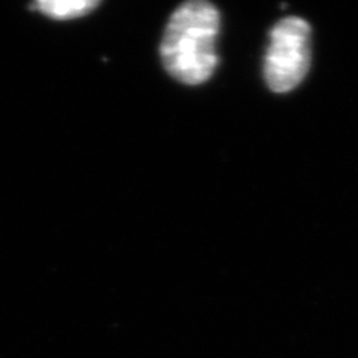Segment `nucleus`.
Masks as SVG:
<instances>
[{"mask_svg": "<svg viewBox=\"0 0 358 358\" xmlns=\"http://www.w3.org/2000/svg\"><path fill=\"white\" fill-rule=\"evenodd\" d=\"M310 63V29L299 17H288L271 31L264 55V80L275 93H287L303 81Z\"/></svg>", "mask_w": 358, "mask_h": 358, "instance_id": "f03ea898", "label": "nucleus"}, {"mask_svg": "<svg viewBox=\"0 0 358 358\" xmlns=\"http://www.w3.org/2000/svg\"><path fill=\"white\" fill-rule=\"evenodd\" d=\"M102 0H35L33 9L52 20H75L92 13Z\"/></svg>", "mask_w": 358, "mask_h": 358, "instance_id": "7ed1b4c3", "label": "nucleus"}, {"mask_svg": "<svg viewBox=\"0 0 358 358\" xmlns=\"http://www.w3.org/2000/svg\"><path fill=\"white\" fill-rule=\"evenodd\" d=\"M220 13L208 0H187L176 8L160 45L164 69L187 85L206 83L218 64Z\"/></svg>", "mask_w": 358, "mask_h": 358, "instance_id": "f257e3e1", "label": "nucleus"}]
</instances>
